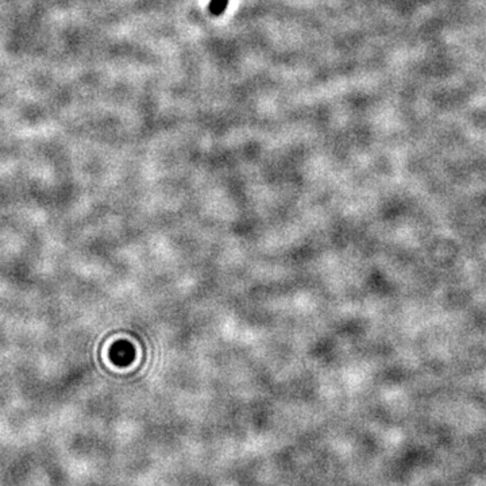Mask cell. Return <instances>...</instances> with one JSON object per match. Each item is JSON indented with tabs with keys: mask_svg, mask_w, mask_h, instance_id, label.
<instances>
[{
	"mask_svg": "<svg viewBox=\"0 0 486 486\" xmlns=\"http://www.w3.org/2000/svg\"><path fill=\"white\" fill-rule=\"evenodd\" d=\"M227 4H229V0H211L209 10L213 15H220L227 7Z\"/></svg>",
	"mask_w": 486,
	"mask_h": 486,
	"instance_id": "6da1fadb",
	"label": "cell"
}]
</instances>
